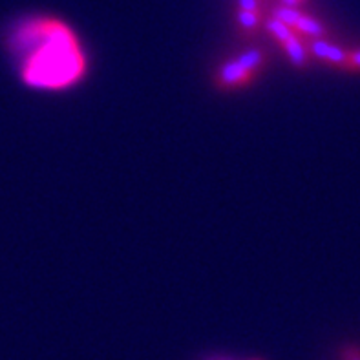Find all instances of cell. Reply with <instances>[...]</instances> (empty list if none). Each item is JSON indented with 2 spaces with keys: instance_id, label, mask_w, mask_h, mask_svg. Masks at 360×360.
I'll use <instances>...</instances> for the list:
<instances>
[{
  "instance_id": "2",
  "label": "cell",
  "mask_w": 360,
  "mask_h": 360,
  "mask_svg": "<svg viewBox=\"0 0 360 360\" xmlns=\"http://www.w3.org/2000/svg\"><path fill=\"white\" fill-rule=\"evenodd\" d=\"M307 50H309V55H313L315 59L324 60L328 64H333V66H338V68H347V53L344 48L337 44H331L326 39H311L309 44H307Z\"/></svg>"
},
{
  "instance_id": "11",
  "label": "cell",
  "mask_w": 360,
  "mask_h": 360,
  "mask_svg": "<svg viewBox=\"0 0 360 360\" xmlns=\"http://www.w3.org/2000/svg\"><path fill=\"white\" fill-rule=\"evenodd\" d=\"M238 6H240V9H245V11H260V2L258 0H238Z\"/></svg>"
},
{
  "instance_id": "8",
  "label": "cell",
  "mask_w": 360,
  "mask_h": 360,
  "mask_svg": "<svg viewBox=\"0 0 360 360\" xmlns=\"http://www.w3.org/2000/svg\"><path fill=\"white\" fill-rule=\"evenodd\" d=\"M273 17L278 18L280 22H283L285 26L291 27V30H295L302 17V11H298V9L292 8V6H278V8H274Z\"/></svg>"
},
{
  "instance_id": "5",
  "label": "cell",
  "mask_w": 360,
  "mask_h": 360,
  "mask_svg": "<svg viewBox=\"0 0 360 360\" xmlns=\"http://www.w3.org/2000/svg\"><path fill=\"white\" fill-rule=\"evenodd\" d=\"M236 60L242 64L243 68L251 73V75H255V73L262 72V68H264L265 51L260 50V48H252V50L243 51V53L240 55Z\"/></svg>"
},
{
  "instance_id": "9",
  "label": "cell",
  "mask_w": 360,
  "mask_h": 360,
  "mask_svg": "<svg viewBox=\"0 0 360 360\" xmlns=\"http://www.w3.org/2000/svg\"><path fill=\"white\" fill-rule=\"evenodd\" d=\"M238 22L243 30H256L262 22V13L260 11H245V9H240L238 11Z\"/></svg>"
},
{
  "instance_id": "10",
  "label": "cell",
  "mask_w": 360,
  "mask_h": 360,
  "mask_svg": "<svg viewBox=\"0 0 360 360\" xmlns=\"http://www.w3.org/2000/svg\"><path fill=\"white\" fill-rule=\"evenodd\" d=\"M347 70H360V50L347 53Z\"/></svg>"
},
{
  "instance_id": "1",
  "label": "cell",
  "mask_w": 360,
  "mask_h": 360,
  "mask_svg": "<svg viewBox=\"0 0 360 360\" xmlns=\"http://www.w3.org/2000/svg\"><path fill=\"white\" fill-rule=\"evenodd\" d=\"M4 46L20 82L33 90L73 86L86 72V59L77 37L57 18L18 20L6 33Z\"/></svg>"
},
{
  "instance_id": "4",
  "label": "cell",
  "mask_w": 360,
  "mask_h": 360,
  "mask_svg": "<svg viewBox=\"0 0 360 360\" xmlns=\"http://www.w3.org/2000/svg\"><path fill=\"white\" fill-rule=\"evenodd\" d=\"M283 46V51L288 55V59L291 60L292 66L297 68H304L307 66V60H309V50H307V44L302 42V39L298 35H295L291 41H288Z\"/></svg>"
},
{
  "instance_id": "7",
  "label": "cell",
  "mask_w": 360,
  "mask_h": 360,
  "mask_svg": "<svg viewBox=\"0 0 360 360\" xmlns=\"http://www.w3.org/2000/svg\"><path fill=\"white\" fill-rule=\"evenodd\" d=\"M265 30L274 37V41H278L280 44H285L288 41H291L292 37L297 35V33L292 32L291 27L285 26L283 22H280L278 18L271 17L267 22H265Z\"/></svg>"
},
{
  "instance_id": "12",
  "label": "cell",
  "mask_w": 360,
  "mask_h": 360,
  "mask_svg": "<svg viewBox=\"0 0 360 360\" xmlns=\"http://www.w3.org/2000/svg\"><path fill=\"white\" fill-rule=\"evenodd\" d=\"M342 360H360V349H356V347H346L342 352Z\"/></svg>"
},
{
  "instance_id": "3",
  "label": "cell",
  "mask_w": 360,
  "mask_h": 360,
  "mask_svg": "<svg viewBox=\"0 0 360 360\" xmlns=\"http://www.w3.org/2000/svg\"><path fill=\"white\" fill-rule=\"evenodd\" d=\"M252 81V75L243 68L242 64L234 60H227L219 66L218 72V84L224 88H238L245 86Z\"/></svg>"
},
{
  "instance_id": "6",
  "label": "cell",
  "mask_w": 360,
  "mask_h": 360,
  "mask_svg": "<svg viewBox=\"0 0 360 360\" xmlns=\"http://www.w3.org/2000/svg\"><path fill=\"white\" fill-rule=\"evenodd\" d=\"M298 33L307 37H313V39H320V37L326 35V26L320 20L313 18L311 15L302 13L300 20H298L297 27H295Z\"/></svg>"
}]
</instances>
